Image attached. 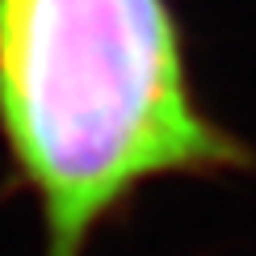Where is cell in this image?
<instances>
[{
  "label": "cell",
  "mask_w": 256,
  "mask_h": 256,
  "mask_svg": "<svg viewBox=\"0 0 256 256\" xmlns=\"http://www.w3.org/2000/svg\"><path fill=\"white\" fill-rule=\"evenodd\" d=\"M0 143L42 256H88L156 185L256 168L198 97L172 0H0Z\"/></svg>",
  "instance_id": "6da1fadb"
}]
</instances>
